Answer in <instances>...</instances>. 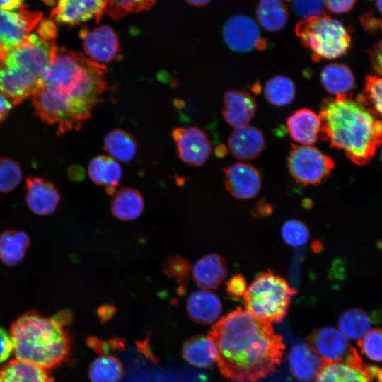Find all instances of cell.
Returning a JSON list of instances; mask_svg holds the SVG:
<instances>
[{
    "label": "cell",
    "mask_w": 382,
    "mask_h": 382,
    "mask_svg": "<svg viewBox=\"0 0 382 382\" xmlns=\"http://www.w3.org/2000/svg\"><path fill=\"white\" fill-rule=\"evenodd\" d=\"M209 336L218 349L220 372L238 382H255L274 372L284 350L270 322L241 308L213 325Z\"/></svg>",
    "instance_id": "1"
},
{
    "label": "cell",
    "mask_w": 382,
    "mask_h": 382,
    "mask_svg": "<svg viewBox=\"0 0 382 382\" xmlns=\"http://www.w3.org/2000/svg\"><path fill=\"white\" fill-rule=\"evenodd\" d=\"M105 72V64L57 47L40 83L42 98L63 126L79 129L100 101Z\"/></svg>",
    "instance_id": "2"
},
{
    "label": "cell",
    "mask_w": 382,
    "mask_h": 382,
    "mask_svg": "<svg viewBox=\"0 0 382 382\" xmlns=\"http://www.w3.org/2000/svg\"><path fill=\"white\" fill-rule=\"evenodd\" d=\"M320 137L344 151L355 164H366L381 141V122L350 95L325 99L320 114Z\"/></svg>",
    "instance_id": "3"
},
{
    "label": "cell",
    "mask_w": 382,
    "mask_h": 382,
    "mask_svg": "<svg viewBox=\"0 0 382 382\" xmlns=\"http://www.w3.org/2000/svg\"><path fill=\"white\" fill-rule=\"evenodd\" d=\"M35 29L0 62V93L11 105L33 95L57 49L52 21L41 20Z\"/></svg>",
    "instance_id": "4"
},
{
    "label": "cell",
    "mask_w": 382,
    "mask_h": 382,
    "mask_svg": "<svg viewBox=\"0 0 382 382\" xmlns=\"http://www.w3.org/2000/svg\"><path fill=\"white\" fill-rule=\"evenodd\" d=\"M65 316L50 318L36 311L21 316L12 324L10 336L16 359L47 370L65 362L71 342L64 328Z\"/></svg>",
    "instance_id": "5"
},
{
    "label": "cell",
    "mask_w": 382,
    "mask_h": 382,
    "mask_svg": "<svg viewBox=\"0 0 382 382\" xmlns=\"http://www.w3.org/2000/svg\"><path fill=\"white\" fill-rule=\"evenodd\" d=\"M295 33L315 62L342 57L351 47L349 29L325 13L302 18L296 25Z\"/></svg>",
    "instance_id": "6"
},
{
    "label": "cell",
    "mask_w": 382,
    "mask_h": 382,
    "mask_svg": "<svg viewBox=\"0 0 382 382\" xmlns=\"http://www.w3.org/2000/svg\"><path fill=\"white\" fill-rule=\"evenodd\" d=\"M295 292L283 277L267 270L253 280L243 298L251 314L268 322L279 323L285 317Z\"/></svg>",
    "instance_id": "7"
},
{
    "label": "cell",
    "mask_w": 382,
    "mask_h": 382,
    "mask_svg": "<svg viewBox=\"0 0 382 382\" xmlns=\"http://www.w3.org/2000/svg\"><path fill=\"white\" fill-rule=\"evenodd\" d=\"M287 166L297 183L309 185L323 182L333 169L334 163L330 157L314 146L291 144Z\"/></svg>",
    "instance_id": "8"
},
{
    "label": "cell",
    "mask_w": 382,
    "mask_h": 382,
    "mask_svg": "<svg viewBox=\"0 0 382 382\" xmlns=\"http://www.w3.org/2000/svg\"><path fill=\"white\" fill-rule=\"evenodd\" d=\"M42 15L22 6L18 11H0V62L32 33Z\"/></svg>",
    "instance_id": "9"
},
{
    "label": "cell",
    "mask_w": 382,
    "mask_h": 382,
    "mask_svg": "<svg viewBox=\"0 0 382 382\" xmlns=\"http://www.w3.org/2000/svg\"><path fill=\"white\" fill-rule=\"evenodd\" d=\"M381 382V370L364 364L357 352L345 361L323 364L313 382Z\"/></svg>",
    "instance_id": "10"
},
{
    "label": "cell",
    "mask_w": 382,
    "mask_h": 382,
    "mask_svg": "<svg viewBox=\"0 0 382 382\" xmlns=\"http://www.w3.org/2000/svg\"><path fill=\"white\" fill-rule=\"evenodd\" d=\"M178 158L192 166H202L209 158L212 144L207 133L197 127H179L173 129Z\"/></svg>",
    "instance_id": "11"
},
{
    "label": "cell",
    "mask_w": 382,
    "mask_h": 382,
    "mask_svg": "<svg viewBox=\"0 0 382 382\" xmlns=\"http://www.w3.org/2000/svg\"><path fill=\"white\" fill-rule=\"evenodd\" d=\"M223 35L228 46L236 52L264 50L267 47V42L261 35L257 23L246 16L230 18L224 25Z\"/></svg>",
    "instance_id": "12"
},
{
    "label": "cell",
    "mask_w": 382,
    "mask_h": 382,
    "mask_svg": "<svg viewBox=\"0 0 382 382\" xmlns=\"http://www.w3.org/2000/svg\"><path fill=\"white\" fill-rule=\"evenodd\" d=\"M308 340L323 364L345 361L357 352L347 337L333 328L316 330L308 336Z\"/></svg>",
    "instance_id": "13"
},
{
    "label": "cell",
    "mask_w": 382,
    "mask_h": 382,
    "mask_svg": "<svg viewBox=\"0 0 382 382\" xmlns=\"http://www.w3.org/2000/svg\"><path fill=\"white\" fill-rule=\"evenodd\" d=\"M83 47L89 59L101 64L116 59L120 52L118 37L113 29L100 25L80 32Z\"/></svg>",
    "instance_id": "14"
},
{
    "label": "cell",
    "mask_w": 382,
    "mask_h": 382,
    "mask_svg": "<svg viewBox=\"0 0 382 382\" xmlns=\"http://www.w3.org/2000/svg\"><path fill=\"white\" fill-rule=\"evenodd\" d=\"M223 172L225 187L233 197L249 199L255 197L260 192L261 176L254 166L236 162L226 166Z\"/></svg>",
    "instance_id": "15"
},
{
    "label": "cell",
    "mask_w": 382,
    "mask_h": 382,
    "mask_svg": "<svg viewBox=\"0 0 382 382\" xmlns=\"http://www.w3.org/2000/svg\"><path fill=\"white\" fill-rule=\"evenodd\" d=\"M105 6V0H58L50 18L66 25H76L93 18L98 22Z\"/></svg>",
    "instance_id": "16"
},
{
    "label": "cell",
    "mask_w": 382,
    "mask_h": 382,
    "mask_svg": "<svg viewBox=\"0 0 382 382\" xmlns=\"http://www.w3.org/2000/svg\"><path fill=\"white\" fill-rule=\"evenodd\" d=\"M223 104L224 119L235 129L248 125L254 117L257 108L255 98L244 90L226 92Z\"/></svg>",
    "instance_id": "17"
},
{
    "label": "cell",
    "mask_w": 382,
    "mask_h": 382,
    "mask_svg": "<svg viewBox=\"0 0 382 382\" xmlns=\"http://www.w3.org/2000/svg\"><path fill=\"white\" fill-rule=\"evenodd\" d=\"M60 196L55 186L39 177L26 180L25 200L30 209L38 215H48L54 212Z\"/></svg>",
    "instance_id": "18"
},
{
    "label": "cell",
    "mask_w": 382,
    "mask_h": 382,
    "mask_svg": "<svg viewBox=\"0 0 382 382\" xmlns=\"http://www.w3.org/2000/svg\"><path fill=\"white\" fill-rule=\"evenodd\" d=\"M228 147L231 154L240 160L256 158L265 147V138L257 127L246 125L236 129L228 136Z\"/></svg>",
    "instance_id": "19"
},
{
    "label": "cell",
    "mask_w": 382,
    "mask_h": 382,
    "mask_svg": "<svg viewBox=\"0 0 382 382\" xmlns=\"http://www.w3.org/2000/svg\"><path fill=\"white\" fill-rule=\"evenodd\" d=\"M286 128L294 141L310 146L315 144L320 137V120L312 110L301 108L288 117Z\"/></svg>",
    "instance_id": "20"
},
{
    "label": "cell",
    "mask_w": 382,
    "mask_h": 382,
    "mask_svg": "<svg viewBox=\"0 0 382 382\" xmlns=\"http://www.w3.org/2000/svg\"><path fill=\"white\" fill-rule=\"evenodd\" d=\"M192 272L193 280L199 287L214 289L221 285L226 277V264L219 255L209 253L195 263Z\"/></svg>",
    "instance_id": "21"
},
{
    "label": "cell",
    "mask_w": 382,
    "mask_h": 382,
    "mask_svg": "<svg viewBox=\"0 0 382 382\" xmlns=\"http://www.w3.org/2000/svg\"><path fill=\"white\" fill-rule=\"evenodd\" d=\"M186 310L192 321L207 325L217 320L221 312V303L214 293L205 289L197 290L188 296Z\"/></svg>",
    "instance_id": "22"
},
{
    "label": "cell",
    "mask_w": 382,
    "mask_h": 382,
    "mask_svg": "<svg viewBox=\"0 0 382 382\" xmlns=\"http://www.w3.org/2000/svg\"><path fill=\"white\" fill-rule=\"evenodd\" d=\"M88 174L93 183L105 187V192L113 195L122 178V171L117 161L110 156L100 155L91 160Z\"/></svg>",
    "instance_id": "23"
},
{
    "label": "cell",
    "mask_w": 382,
    "mask_h": 382,
    "mask_svg": "<svg viewBox=\"0 0 382 382\" xmlns=\"http://www.w3.org/2000/svg\"><path fill=\"white\" fill-rule=\"evenodd\" d=\"M182 355L190 364L199 368H208L217 361L218 349L209 335H195L183 343Z\"/></svg>",
    "instance_id": "24"
},
{
    "label": "cell",
    "mask_w": 382,
    "mask_h": 382,
    "mask_svg": "<svg viewBox=\"0 0 382 382\" xmlns=\"http://www.w3.org/2000/svg\"><path fill=\"white\" fill-rule=\"evenodd\" d=\"M289 360L293 375L301 381L313 379L323 366L320 357L305 343L295 345L291 348Z\"/></svg>",
    "instance_id": "25"
},
{
    "label": "cell",
    "mask_w": 382,
    "mask_h": 382,
    "mask_svg": "<svg viewBox=\"0 0 382 382\" xmlns=\"http://www.w3.org/2000/svg\"><path fill=\"white\" fill-rule=\"evenodd\" d=\"M144 207L141 194L136 189L124 187L117 190L110 203L112 214L122 221H131L139 218Z\"/></svg>",
    "instance_id": "26"
},
{
    "label": "cell",
    "mask_w": 382,
    "mask_h": 382,
    "mask_svg": "<svg viewBox=\"0 0 382 382\" xmlns=\"http://www.w3.org/2000/svg\"><path fill=\"white\" fill-rule=\"evenodd\" d=\"M0 382H54L47 369L13 359L0 369Z\"/></svg>",
    "instance_id": "27"
},
{
    "label": "cell",
    "mask_w": 382,
    "mask_h": 382,
    "mask_svg": "<svg viewBox=\"0 0 382 382\" xmlns=\"http://www.w3.org/2000/svg\"><path fill=\"white\" fill-rule=\"evenodd\" d=\"M320 82L325 89L332 95L348 96L354 87L355 79L347 65L331 63L323 68Z\"/></svg>",
    "instance_id": "28"
},
{
    "label": "cell",
    "mask_w": 382,
    "mask_h": 382,
    "mask_svg": "<svg viewBox=\"0 0 382 382\" xmlns=\"http://www.w3.org/2000/svg\"><path fill=\"white\" fill-rule=\"evenodd\" d=\"M103 146L110 156L123 163L132 161L137 151V143L134 136L120 129H112L106 134Z\"/></svg>",
    "instance_id": "29"
},
{
    "label": "cell",
    "mask_w": 382,
    "mask_h": 382,
    "mask_svg": "<svg viewBox=\"0 0 382 382\" xmlns=\"http://www.w3.org/2000/svg\"><path fill=\"white\" fill-rule=\"evenodd\" d=\"M28 236L20 231L7 230L0 233V259L6 265L13 266L24 257L29 246Z\"/></svg>",
    "instance_id": "30"
},
{
    "label": "cell",
    "mask_w": 382,
    "mask_h": 382,
    "mask_svg": "<svg viewBox=\"0 0 382 382\" xmlns=\"http://www.w3.org/2000/svg\"><path fill=\"white\" fill-rule=\"evenodd\" d=\"M256 15L258 22L266 30L277 32L285 27L289 12L282 0H260Z\"/></svg>",
    "instance_id": "31"
},
{
    "label": "cell",
    "mask_w": 382,
    "mask_h": 382,
    "mask_svg": "<svg viewBox=\"0 0 382 382\" xmlns=\"http://www.w3.org/2000/svg\"><path fill=\"white\" fill-rule=\"evenodd\" d=\"M371 322L369 316L360 308H351L343 312L338 320L340 332L352 340H359L370 330Z\"/></svg>",
    "instance_id": "32"
},
{
    "label": "cell",
    "mask_w": 382,
    "mask_h": 382,
    "mask_svg": "<svg viewBox=\"0 0 382 382\" xmlns=\"http://www.w3.org/2000/svg\"><path fill=\"white\" fill-rule=\"evenodd\" d=\"M295 86L293 81L284 76L276 75L265 83L264 94L267 100L277 107L290 104L295 96Z\"/></svg>",
    "instance_id": "33"
},
{
    "label": "cell",
    "mask_w": 382,
    "mask_h": 382,
    "mask_svg": "<svg viewBox=\"0 0 382 382\" xmlns=\"http://www.w3.org/2000/svg\"><path fill=\"white\" fill-rule=\"evenodd\" d=\"M122 374L121 361L113 356L103 355L95 359L88 369L91 382H119Z\"/></svg>",
    "instance_id": "34"
},
{
    "label": "cell",
    "mask_w": 382,
    "mask_h": 382,
    "mask_svg": "<svg viewBox=\"0 0 382 382\" xmlns=\"http://www.w3.org/2000/svg\"><path fill=\"white\" fill-rule=\"evenodd\" d=\"M356 101L371 110L377 117L381 114V79L376 75H368L364 79L362 92Z\"/></svg>",
    "instance_id": "35"
},
{
    "label": "cell",
    "mask_w": 382,
    "mask_h": 382,
    "mask_svg": "<svg viewBox=\"0 0 382 382\" xmlns=\"http://www.w3.org/2000/svg\"><path fill=\"white\" fill-rule=\"evenodd\" d=\"M105 12L113 18L151 8L156 0H105Z\"/></svg>",
    "instance_id": "36"
},
{
    "label": "cell",
    "mask_w": 382,
    "mask_h": 382,
    "mask_svg": "<svg viewBox=\"0 0 382 382\" xmlns=\"http://www.w3.org/2000/svg\"><path fill=\"white\" fill-rule=\"evenodd\" d=\"M22 179L18 163L7 157H0V192H8L18 187Z\"/></svg>",
    "instance_id": "37"
},
{
    "label": "cell",
    "mask_w": 382,
    "mask_h": 382,
    "mask_svg": "<svg viewBox=\"0 0 382 382\" xmlns=\"http://www.w3.org/2000/svg\"><path fill=\"white\" fill-rule=\"evenodd\" d=\"M284 241L292 247H299L306 243L309 239L307 226L301 221L294 219L284 223L281 228Z\"/></svg>",
    "instance_id": "38"
},
{
    "label": "cell",
    "mask_w": 382,
    "mask_h": 382,
    "mask_svg": "<svg viewBox=\"0 0 382 382\" xmlns=\"http://www.w3.org/2000/svg\"><path fill=\"white\" fill-rule=\"evenodd\" d=\"M381 330L375 328L369 330L364 337L358 340L357 345L361 352L374 361H381Z\"/></svg>",
    "instance_id": "39"
},
{
    "label": "cell",
    "mask_w": 382,
    "mask_h": 382,
    "mask_svg": "<svg viewBox=\"0 0 382 382\" xmlns=\"http://www.w3.org/2000/svg\"><path fill=\"white\" fill-rule=\"evenodd\" d=\"M164 273L178 282H185L190 272V263L183 257L175 255L169 257L163 265Z\"/></svg>",
    "instance_id": "40"
},
{
    "label": "cell",
    "mask_w": 382,
    "mask_h": 382,
    "mask_svg": "<svg viewBox=\"0 0 382 382\" xmlns=\"http://www.w3.org/2000/svg\"><path fill=\"white\" fill-rule=\"evenodd\" d=\"M294 13L303 18L320 15L324 12L323 0H290Z\"/></svg>",
    "instance_id": "41"
},
{
    "label": "cell",
    "mask_w": 382,
    "mask_h": 382,
    "mask_svg": "<svg viewBox=\"0 0 382 382\" xmlns=\"http://www.w3.org/2000/svg\"><path fill=\"white\" fill-rule=\"evenodd\" d=\"M245 290L246 282L242 274L233 276L226 283L227 294L232 298L242 297Z\"/></svg>",
    "instance_id": "42"
},
{
    "label": "cell",
    "mask_w": 382,
    "mask_h": 382,
    "mask_svg": "<svg viewBox=\"0 0 382 382\" xmlns=\"http://www.w3.org/2000/svg\"><path fill=\"white\" fill-rule=\"evenodd\" d=\"M357 0H323L324 6L335 13L349 12L354 6Z\"/></svg>",
    "instance_id": "43"
},
{
    "label": "cell",
    "mask_w": 382,
    "mask_h": 382,
    "mask_svg": "<svg viewBox=\"0 0 382 382\" xmlns=\"http://www.w3.org/2000/svg\"><path fill=\"white\" fill-rule=\"evenodd\" d=\"M361 26L364 30L371 35L377 33L381 28V20L377 18L372 12L365 13L360 18Z\"/></svg>",
    "instance_id": "44"
},
{
    "label": "cell",
    "mask_w": 382,
    "mask_h": 382,
    "mask_svg": "<svg viewBox=\"0 0 382 382\" xmlns=\"http://www.w3.org/2000/svg\"><path fill=\"white\" fill-rule=\"evenodd\" d=\"M13 352V344L10 334L0 327V364L4 362Z\"/></svg>",
    "instance_id": "45"
},
{
    "label": "cell",
    "mask_w": 382,
    "mask_h": 382,
    "mask_svg": "<svg viewBox=\"0 0 382 382\" xmlns=\"http://www.w3.org/2000/svg\"><path fill=\"white\" fill-rule=\"evenodd\" d=\"M371 64L374 71L378 75L381 74V42L375 44L369 50Z\"/></svg>",
    "instance_id": "46"
},
{
    "label": "cell",
    "mask_w": 382,
    "mask_h": 382,
    "mask_svg": "<svg viewBox=\"0 0 382 382\" xmlns=\"http://www.w3.org/2000/svg\"><path fill=\"white\" fill-rule=\"evenodd\" d=\"M24 0H0V11H12L20 8Z\"/></svg>",
    "instance_id": "47"
},
{
    "label": "cell",
    "mask_w": 382,
    "mask_h": 382,
    "mask_svg": "<svg viewBox=\"0 0 382 382\" xmlns=\"http://www.w3.org/2000/svg\"><path fill=\"white\" fill-rule=\"evenodd\" d=\"M11 109V103L0 93V123L8 116Z\"/></svg>",
    "instance_id": "48"
},
{
    "label": "cell",
    "mask_w": 382,
    "mask_h": 382,
    "mask_svg": "<svg viewBox=\"0 0 382 382\" xmlns=\"http://www.w3.org/2000/svg\"><path fill=\"white\" fill-rule=\"evenodd\" d=\"M115 308L112 306L106 305L99 309V316L103 320H107L115 313Z\"/></svg>",
    "instance_id": "49"
},
{
    "label": "cell",
    "mask_w": 382,
    "mask_h": 382,
    "mask_svg": "<svg viewBox=\"0 0 382 382\" xmlns=\"http://www.w3.org/2000/svg\"><path fill=\"white\" fill-rule=\"evenodd\" d=\"M271 208L267 203H260V204L257 206L256 209L255 210L256 213L255 215L257 216H264L265 215H268L271 211Z\"/></svg>",
    "instance_id": "50"
},
{
    "label": "cell",
    "mask_w": 382,
    "mask_h": 382,
    "mask_svg": "<svg viewBox=\"0 0 382 382\" xmlns=\"http://www.w3.org/2000/svg\"><path fill=\"white\" fill-rule=\"evenodd\" d=\"M189 4L193 6H204L207 4L211 0H186Z\"/></svg>",
    "instance_id": "51"
},
{
    "label": "cell",
    "mask_w": 382,
    "mask_h": 382,
    "mask_svg": "<svg viewBox=\"0 0 382 382\" xmlns=\"http://www.w3.org/2000/svg\"><path fill=\"white\" fill-rule=\"evenodd\" d=\"M376 6L377 7L378 13H381V0H376Z\"/></svg>",
    "instance_id": "52"
},
{
    "label": "cell",
    "mask_w": 382,
    "mask_h": 382,
    "mask_svg": "<svg viewBox=\"0 0 382 382\" xmlns=\"http://www.w3.org/2000/svg\"><path fill=\"white\" fill-rule=\"evenodd\" d=\"M286 1H290V0H286Z\"/></svg>",
    "instance_id": "53"
}]
</instances>
